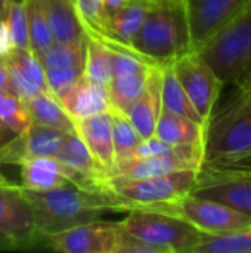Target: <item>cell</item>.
<instances>
[{"instance_id":"obj_40","label":"cell","mask_w":251,"mask_h":253,"mask_svg":"<svg viewBox=\"0 0 251 253\" xmlns=\"http://www.w3.org/2000/svg\"><path fill=\"white\" fill-rule=\"evenodd\" d=\"M0 89L10 92V86H9V67H7V61L4 58H0Z\"/></svg>"},{"instance_id":"obj_41","label":"cell","mask_w":251,"mask_h":253,"mask_svg":"<svg viewBox=\"0 0 251 253\" xmlns=\"http://www.w3.org/2000/svg\"><path fill=\"white\" fill-rule=\"evenodd\" d=\"M237 86V89H238V96H243V98H246V96H250L251 95V71L240 82V83H237L235 84Z\"/></svg>"},{"instance_id":"obj_9","label":"cell","mask_w":251,"mask_h":253,"mask_svg":"<svg viewBox=\"0 0 251 253\" xmlns=\"http://www.w3.org/2000/svg\"><path fill=\"white\" fill-rule=\"evenodd\" d=\"M175 74L201 119L209 123L225 86L215 70L195 50H189L172 62Z\"/></svg>"},{"instance_id":"obj_10","label":"cell","mask_w":251,"mask_h":253,"mask_svg":"<svg viewBox=\"0 0 251 253\" xmlns=\"http://www.w3.org/2000/svg\"><path fill=\"white\" fill-rule=\"evenodd\" d=\"M121 237L118 222L90 221L44 236L49 249L62 253H115Z\"/></svg>"},{"instance_id":"obj_16","label":"cell","mask_w":251,"mask_h":253,"mask_svg":"<svg viewBox=\"0 0 251 253\" xmlns=\"http://www.w3.org/2000/svg\"><path fill=\"white\" fill-rule=\"evenodd\" d=\"M161 84H163V67L157 65L151 70L146 86L141 93V96L124 113L143 139L154 136L155 126L160 113L163 110Z\"/></svg>"},{"instance_id":"obj_21","label":"cell","mask_w":251,"mask_h":253,"mask_svg":"<svg viewBox=\"0 0 251 253\" xmlns=\"http://www.w3.org/2000/svg\"><path fill=\"white\" fill-rule=\"evenodd\" d=\"M55 42H77L86 37L72 0H41Z\"/></svg>"},{"instance_id":"obj_43","label":"cell","mask_w":251,"mask_h":253,"mask_svg":"<svg viewBox=\"0 0 251 253\" xmlns=\"http://www.w3.org/2000/svg\"><path fill=\"white\" fill-rule=\"evenodd\" d=\"M7 248H13V245L4 236L0 234V249H7Z\"/></svg>"},{"instance_id":"obj_12","label":"cell","mask_w":251,"mask_h":253,"mask_svg":"<svg viewBox=\"0 0 251 253\" xmlns=\"http://www.w3.org/2000/svg\"><path fill=\"white\" fill-rule=\"evenodd\" d=\"M203 156L201 145H178L151 159H129L115 163L109 176L142 179L180 170H198L203 166Z\"/></svg>"},{"instance_id":"obj_23","label":"cell","mask_w":251,"mask_h":253,"mask_svg":"<svg viewBox=\"0 0 251 253\" xmlns=\"http://www.w3.org/2000/svg\"><path fill=\"white\" fill-rule=\"evenodd\" d=\"M161 102H163L164 110L179 114V116H183V117H188V119H192V120L207 126V123L201 119V116L197 113L195 107L189 101L183 87L180 86L172 64H167L163 67Z\"/></svg>"},{"instance_id":"obj_36","label":"cell","mask_w":251,"mask_h":253,"mask_svg":"<svg viewBox=\"0 0 251 253\" xmlns=\"http://www.w3.org/2000/svg\"><path fill=\"white\" fill-rule=\"evenodd\" d=\"M173 145L164 142L163 139H160L158 136H151V138H145L139 142V145L136 147V150L133 151L130 159H151L155 156H160L163 153H167L169 150H172Z\"/></svg>"},{"instance_id":"obj_19","label":"cell","mask_w":251,"mask_h":253,"mask_svg":"<svg viewBox=\"0 0 251 253\" xmlns=\"http://www.w3.org/2000/svg\"><path fill=\"white\" fill-rule=\"evenodd\" d=\"M21 182L27 190L44 191L71 184L72 170L56 157H36L21 165Z\"/></svg>"},{"instance_id":"obj_14","label":"cell","mask_w":251,"mask_h":253,"mask_svg":"<svg viewBox=\"0 0 251 253\" xmlns=\"http://www.w3.org/2000/svg\"><path fill=\"white\" fill-rule=\"evenodd\" d=\"M67 133L53 127L33 123L24 133L16 135L0 150L1 163L21 165L36 157H56Z\"/></svg>"},{"instance_id":"obj_3","label":"cell","mask_w":251,"mask_h":253,"mask_svg":"<svg viewBox=\"0 0 251 253\" xmlns=\"http://www.w3.org/2000/svg\"><path fill=\"white\" fill-rule=\"evenodd\" d=\"M203 165L243 166L251 160V105L238 96L206 126Z\"/></svg>"},{"instance_id":"obj_29","label":"cell","mask_w":251,"mask_h":253,"mask_svg":"<svg viewBox=\"0 0 251 253\" xmlns=\"http://www.w3.org/2000/svg\"><path fill=\"white\" fill-rule=\"evenodd\" d=\"M30 49L36 55L44 52L55 42L41 0H27Z\"/></svg>"},{"instance_id":"obj_45","label":"cell","mask_w":251,"mask_h":253,"mask_svg":"<svg viewBox=\"0 0 251 253\" xmlns=\"http://www.w3.org/2000/svg\"><path fill=\"white\" fill-rule=\"evenodd\" d=\"M1 165H3V163L0 162V184H10V181H9V179L3 175V172H1Z\"/></svg>"},{"instance_id":"obj_24","label":"cell","mask_w":251,"mask_h":253,"mask_svg":"<svg viewBox=\"0 0 251 253\" xmlns=\"http://www.w3.org/2000/svg\"><path fill=\"white\" fill-rule=\"evenodd\" d=\"M87 36V34H86ZM83 76L93 83L108 86L114 77L112 56L109 47L96 37H86V55L83 64Z\"/></svg>"},{"instance_id":"obj_28","label":"cell","mask_w":251,"mask_h":253,"mask_svg":"<svg viewBox=\"0 0 251 253\" xmlns=\"http://www.w3.org/2000/svg\"><path fill=\"white\" fill-rule=\"evenodd\" d=\"M86 37L77 42H53L52 46L37 55V58L44 68L83 65L86 55Z\"/></svg>"},{"instance_id":"obj_6","label":"cell","mask_w":251,"mask_h":253,"mask_svg":"<svg viewBox=\"0 0 251 253\" xmlns=\"http://www.w3.org/2000/svg\"><path fill=\"white\" fill-rule=\"evenodd\" d=\"M198 170H180L142 179L108 176V188L129 200L135 209H157L191 193L197 182Z\"/></svg>"},{"instance_id":"obj_15","label":"cell","mask_w":251,"mask_h":253,"mask_svg":"<svg viewBox=\"0 0 251 253\" xmlns=\"http://www.w3.org/2000/svg\"><path fill=\"white\" fill-rule=\"evenodd\" d=\"M74 132L81 138L101 166L111 173L115 163L111 111L74 120Z\"/></svg>"},{"instance_id":"obj_31","label":"cell","mask_w":251,"mask_h":253,"mask_svg":"<svg viewBox=\"0 0 251 253\" xmlns=\"http://www.w3.org/2000/svg\"><path fill=\"white\" fill-rule=\"evenodd\" d=\"M3 18L7 22L15 47L31 50L30 49V36H28L27 0H10Z\"/></svg>"},{"instance_id":"obj_32","label":"cell","mask_w":251,"mask_h":253,"mask_svg":"<svg viewBox=\"0 0 251 253\" xmlns=\"http://www.w3.org/2000/svg\"><path fill=\"white\" fill-rule=\"evenodd\" d=\"M7 64L15 67L24 77H27L30 82L37 84L40 89L49 92L47 82H46V73L44 67L41 65L37 55L27 49H15L10 56L6 58Z\"/></svg>"},{"instance_id":"obj_25","label":"cell","mask_w":251,"mask_h":253,"mask_svg":"<svg viewBox=\"0 0 251 253\" xmlns=\"http://www.w3.org/2000/svg\"><path fill=\"white\" fill-rule=\"evenodd\" d=\"M152 68L154 67H151L145 71H141V73L112 77L111 83L107 86L111 110L126 113L130 108V105L143 92L146 82H148V76Z\"/></svg>"},{"instance_id":"obj_18","label":"cell","mask_w":251,"mask_h":253,"mask_svg":"<svg viewBox=\"0 0 251 253\" xmlns=\"http://www.w3.org/2000/svg\"><path fill=\"white\" fill-rule=\"evenodd\" d=\"M161 0H130L118 12L107 18L105 34L95 36L130 47L146 13Z\"/></svg>"},{"instance_id":"obj_4","label":"cell","mask_w":251,"mask_h":253,"mask_svg":"<svg viewBox=\"0 0 251 253\" xmlns=\"http://www.w3.org/2000/svg\"><path fill=\"white\" fill-rule=\"evenodd\" d=\"M223 84H237L251 71V0L200 50Z\"/></svg>"},{"instance_id":"obj_26","label":"cell","mask_w":251,"mask_h":253,"mask_svg":"<svg viewBox=\"0 0 251 253\" xmlns=\"http://www.w3.org/2000/svg\"><path fill=\"white\" fill-rule=\"evenodd\" d=\"M192 253H251V225L223 234H201Z\"/></svg>"},{"instance_id":"obj_1","label":"cell","mask_w":251,"mask_h":253,"mask_svg":"<svg viewBox=\"0 0 251 253\" xmlns=\"http://www.w3.org/2000/svg\"><path fill=\"white\" fill-rule=\"evenodd\" d=\"M30 202L36 224L44 237L74 225L98 219L104 212L132 211L133 205L112 191H95L67 184L52 190L36 191L22 187Z\"/></svg>"},{"instance_id":"obj_35","label":"cell","mask_w":251,"mask_h":253,"mask_svg":"<svg viewBox=\"0 0 251 253\" xmlns=\"http://www.w3.org/2000/svg\"><path fill=\"white\" fill-rule=\"evenodd\" d=\"M9 86H10V92L19 98L24 104H27L30 99H33L34 96H37L40 92H46L43 89H40L37 84H34L33 82H30L27 77H24L15 67L9 65Z\"/></svg>"},{"instance_id":"obj_7","label":"cell","mask_w":251,"mask_h":253,"mask_svg":"<svg viewBox=\"0 0 251 253\" xmlns=\"http://www.w3.org/2000/svg\"><path fill=\"white\" fill-rule=\"evenodd\" d=\"M191 193L222 203L251 219V173L250 169L244 168V165H203Z\"/></svg>"},{"instance_id":"obj_47","label":"cell","mask_w":251,"mask_h":253,"mask_svg":"<svg viewBox=\"0 0 251 253\" xmlns=\"http://www.w3.org/2000/svg\"><path fill=\"white\" fill-rule=\"evenodd\" d=\"M250 173H251V168H250Z\"/></svg>"},{"instance_id":"obj_42","label":"cell","mask_w":251,"mask_h":253,"mask_svg":"<svg viewBox=\"0 0 251 253\" xmlns=\"http://www.w3.org/2000/svg\"><path fill=\"white\" fill-rule=\"evenodd\" d=\"M15 136H16V133H13L6 125H3V123L0 122V150H1L4 145H7Z\"/></svg>"},{"instance_id":"obj_34","label":"cell","mask_w":251,"mask_h":253,"mask_svg":"<svg viewBox=\"0 0 251 253\" xmlns=\"http://www.w3.org/2000/svg\"><path fill=\"white\" fill-rule=\"evenodd\" d=\"M44 73L49 92L53 93L55 96H59L83 76V65L49 67L44 68Z\"/></svg>"},{"instance_id":"obj_39","label":"cell","mask_w":251,"mask_h":253,"mask_svg":"<svg viewBox=\"0 0 251 253\" xmlns=\"http://www.w3.org/2000/svg\"><path fill=\"white\" fill-rule=\"evenodd\" d=\"M130 0H104V7H105V15L107 18L111 16L112 13L118 12L121 7H124Z\"/></svg>"},{"instance_id":"obj_22","label":"cell","mask_w":251,"mask_h":253,"mask_svg":"<svg viewBox=\"0 0 251 253\" xmlns=\"http://www.w3.org/2000/svg\"><path fill=\"white\" fill-rule=\"evenodd\" d=\"M33 123L53 127L65 133L74 132V122L64 110L59 99L50 92H40L25 104Z\"/></svg>"},{"instance_id":"obj_46","label":"cell","mask_w":251,"mask_h":253,"mask_svg":"<svg viewBox=\"0 0 251 253\" xmlns=\"http://www.w3.org/2000/svg\"><path fill=\"white\" fill-rule=\"evenodd\" d=\"M241 98H243V96H241ZM246 99L249 101V104H250V105H251V95H250V96H246Z\"/></svg>"},{"instance_id":"obj_37","label":"cell","mask_w":251,"mask_h":253,"mask_svg":"<svg viewBox=\"0 0 251 253\" xmlns=\"http://www.w3.org/2000/svg\"><path fill=\"white\" fill-rule=\"evenodd\" d=\"M115 253H167L164 249L143 243L132 236H129L123 228H121V237H120V245L117 248Z\"/></svg>"},{"instance_id":"obj_30","label":"cell","mask_w":251,"mask_h":253,"mask_svg":"<svg viewBox=\"0 0 251 253\" xmlns=\"http://www.w3.org/2000/svg\"><path fill=\"white\" fill-rule=\"evenodd\" d=\"M0 122L16 135L24 133L33 125L25 104L12 92L3 89H0Z\"/></svg>"},{"instance_id":"obj_2","label":"cell","mask_w":251,"mask_h":253,"mask_svg":"<svg viewBox=\"0 0 251 253\" xmlns=\"http://www.w3.org/2000/svg\"><path fill=\"white\" fill-rule=\"evenodd\" d=\"M130 47L142 58L167 65L191 49L182 0H161L145 16Z\"/></svg>"},{"instance_id":"obj_38","label":"cell","mask_w":251,"mask_h":253,"mask_svg":"<svg viewBox=\"0 0 251 253\" xmlns=\"http://www.w3.org/2000/svg\"><path fill=\"white\" fill-rule=\"evenodd\" d=\"M15 43L10 34V30L7 27L6 19L1 16L0 18V58H7L12 55V52L15 50Z\"/></svg>"},{"instance_id":"obj_20","label":"cell","mask_w":251,"mask_h":253,"mask_svg":"<svg viewBox=\"0 0 251 253\" xmlns=\"http://www.w3.org/2000/svg\"><path fill=\"white\" fill-rule=\"evenodd\" d=\"M154 135L173 147L178 145L204 147L206 125H201L192 119L170 113L163 108Z\"/></svg>"},{"instance_id":"obj_8","label":"cell","mask_w":251,"mask_h":253,"mask_svg":"<svg viewBox=\"0 0 251 253\" xmlns=\"http://www.w3.org/2000/svg\"><path fill=\"white\" fill-rule=\"evenodd\" d=\"M157 211L178 216L201 234H223L251 225V219L231 208L210 199L188 193L180 199L157 208Z\"/></svg>"},{"instance_id":"obj_13","label":"cell","mask_w":251,"mask_h":253,"mask_svg":"<svg viewBox=\"0 0 251 253\" xmlns=\"http://www.w3.org/2000/svg\"><path fill=\"white\" fill-rule=\"evenodd\" d=\"M250 0H182L191 49L198 52Z\"/></svg>"},{"instance_id":"obj_11","label":"cell","mask_w":251,"mask_h":253,"mask_svg":"<svg viewBox=\"0 0 251 253\" xmlns=\"http://www.w3.org/2000/svg\"><path fill=\"white\" fill-rule=\"evenodd\" d=\"M0 234L13 248H28L43 239L22 187L12 182L0 184Z\"/></svg>"},{"instance_id":"obj_27","label":"cell","mask_w":251,"mask_h":253,"mask_svg":"<svg viewBox=\"0 0 251 253\" xmlns=\"http://www.w3.org/2000/svg\"><path fill=\"white\" fill-rule=\"evenodd\" d=\"M112 117V141H114V157L115 163L126 162L132 157L133 151L143 139L135 126L130 123L127 116L117 110H109ZM114 163V165H115Z\"/></svg>"},{"instance_id":"obj_17","label":"cell","mask_w":251,"mask_h":253,"mask_svg":"<svg viewBox=\"0 0 251 253\" xmlns=\"http://www.w3.org/2000/svg\"><path fill=\"white\" fill-rule=\"evenodd\" d=\"M56 98L72 122L111 110L107 87L90 82L84 76Z\"/></svg>"},{"instance_id":"obj_5","label":"cell","mask_w":251,"mask_h":253,"mask_svg":"<svg viewBox=\"0 0 251 253\" xmlns=\"http://www.w3.org/2000/svg\"><path fill=\"white\" fill-rule=\"evenodd\" d=\"M118 224L129 236L167 253H192L201 240V233L192 225L157 209H132Z\"/></svg>"},{"instance_id":"obj_44","label":"cell","mask_w":251,"mask_h":253,"mask_svg":"<svg viewBox=\"0 0 251 253\" xmlns=\"http://www.w3.org/2000/svg\"><path fill=\"white\" fill-rule=\"evenodd\" d=\"M10 0H0V18L4 15L6 9H7V4H9Z\"/></svg>"},{"instance_id":"obj_33","label":"cell","mask_w":251,"mask_h":253,"mask_svg":"<svg viewBox=\"0 0 251 253\" xmlns=\"http://www.w3.org/2000/svg\"><path fill=\"white\" fill-rule=\"evenodd\" d=\"M87 36H104L107 15L104 0H72Z\"/></svg>"}]
</instances>
